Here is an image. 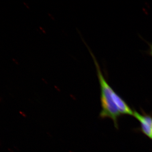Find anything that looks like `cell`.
I'll return each mask as SVG.
<instances>
[{
  "label": "cell",
  "mask_w": 152,
  "mask_h": 152,
  "mask_svg": "<svg viewBox=\"0 0 152 152\" xmlns=\"http://www.w3.org/2000/svg\"><path fill=\"white\" fill-rule=\"evenodd\" d=\"M88 48L93 61L96 71L100 88V100L102 110L100 113L99 117L102 119L109 118L113 120L115 126L118 128V120L121 115L115 103L114 94L115 91L110 86L103 74L100 66L93 52L88 45Z\"/></svg>",
  "instance_id": "obj_1"
},
{
  "label": "cell",
  "mask_w": 152,
  "mask_h": 152,
  "mask_svg": "<svg viewBox=\"0 0 152 152\" xmlns=\"http://www.w3.org/2000/svg\"><path fill=\"white\" fill-rule=\"evenodd\" d=\"M133 116L140 122L141 132L150 139L152 138V117L146 114H141L134 110Z\"/></svg>",
  "instance_id": "obj_2"
},
{
  "label": "cell",
  "mask_w": 152,
  "mask_h": 152,
  "mask_svg": "<svg viewBox=\"0 0 152 152\" xmlns=\"http://www.w3.org/2000/svg\"><path fill=\"white\" fill-rule=\"evenodd\" d=\"M148 43L149 47V48L148 50L147 51V53L148 54L152 57V42Z\"/></svg>",
  "instance_id": "obj_3"
},
{
  "label": "cell",
  "mask_w": 152,
  "mask_h": 152,
  "mask_svg": "<svg viewBox=\"0 0 152 152\" xmlns=\"http://www.w3.org/2000/svg\"></svg>",
  "instance_id": "obj_4"
}]
</instances>
